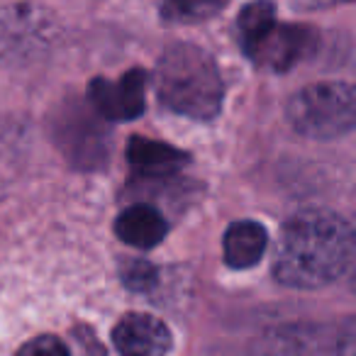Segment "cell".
<instances>
[{
	"label": "cell",
	"mask_w": 356,
	"mask_h": 356,
	"mask_svg": "<svg viewBox=\"0 0 356 356\" xmlns=\"http://www.w3.org/2000/svg\"><path fill=\"white\" fill-rule=\"evenodd\" d=\"M356 254L354 227L325 208L296 213L281 229L273 276L288 288L312 291L337 281Z\"/></svg>",
	"instance_id": "6da1fadb"
},
{
	"label": "cell",
	"mask_w": 356,
	"mask_h": 356,
	"mask_svg": "<svg viewBox=\"0 0 356 356\" xmlns=\"http://www.w3.org/2000/svg\"><path fill=\"white\" fill-rule=\"evenodd\" d=\"M159 100L191 120H213L222 108V76L215 59L198 44L176 42L161 54L154 74Z\"/></svg>",
	"instance_id": "7a4b0ae2"
},
{
	"label": "cell",
	"mask_w": 356,
	"mask_h": 356,
	"mask_svg": "<svg viewBox=\"0 0 356 356\" xmlns=\"http://www.w3.org/2000/svg\"><path fill=\"white\" fill-rule=\"evenodd\" d=\"M288 120L302 137H341L356 127V86L341 81L305 86L288 103Z\"/></svg>",
	"instance_id": "3957f363"
},
{
	"label": "cell",
	"mask_w": 356,
	"mask_h": 356,
	"mask_svg": "<svg viewBox=\"0 0 356 356\" xmlns=\"http://www.w3.org/2000/svg\"><path fill=\"white\" fill-rule=\"evenodd\" d=\"M59 37L54 13L35 3L0 8V69H15L42 59Z\"/></svg>",
	"instance_id": "277c9868"
},
{
	"label": "cell",
	"mask_w": 356,
	"mask_h": 356,
	"mask_svg": "<svg viewBox=\"0 0 356 356\" xmlns=\"http://www.w3.org/2000/svg\"><path fill=\"white\" fill-rule=\"evenodd\" d=\"M100 115L83 103L71 105L59 118V147L79 166L93 168L105 159V127L100 124Z\"/></svg>",
	"instance_id": "5b68a950"
},
{
	"label": "cell",
	"mask_w": 356,
	"mask_h": 356,
	"mask_svg": "<svg viewBox=\"0 0 356 356\" xmlns=\"http://www.w3.org/2000/svg\"><path fill=\"white\" fill-rule=\"evenodd\" d=\"M147 100V74L132 69L118 81L93 79L88 83V103L103 120L129 122L144 113Z\"/></svg>",
	"instance_id": "8992f818"
},
{
	"label": "cell",
	"mask_w": 356,
	"mask_h": 356,
	"mask_svg": "<svg viewBox=\"0 0 356 356\" xmlns=\"http://www.w3.org/2000/svg\"><path fill=\"white\" fill-rule=\"evenodd\" d=\"M315 47V32L302 25L276 22L268 27L252 47H247V56L254 64L271 71H288L302 61Z\"/></svg>",
	"instance_id": "52a82bcc"
},
{
	"label": "cell",
	"mask_w": 356,
	"mask_h": 356,
	"mask_svg": "<svg viewBox=\"0 0 356 356\" xmlns=\"http://www.w3.org/2000/svg\"><path fill=\"white\" fill-rule=\"evenodd\" d=\"M113 344L122 356H166L171 349V332L154 315L129 312L115 325Z\"/></svg>",
	"instance_id": "ba28073f"
},
{
	"label": "cell",
	"mask_w": 356,
	"mask_h": 356,
	"mask_svg": "<svg viewBox=\"0 0 356 356\" xmlns=\"http://www.w3.org/2000/svg\"><path fill=\"white\" fill-rule=\"evenodd\" d=\"M127 161L139 176L144 178H166L178 173L191 156L171 144L156 142L147 137H129L127 142Z\"/></svg>",
	"instance_id": "9c48e42d"
},
{
	"label": "cell",
	"mask_w": 356,
	"mask_h": 356,
	"mask_svg": "<svg viewBox=\"0 0 356 356\" xmlns=\"http://www.w3.org/2000/svg\"><path fill=\"white\" fill-rule=\"evenodd\" d=\"M168 232V222L163 215L152 205L137 203L132 208L122 210L115 220V234L124 244L134 249H152L161 244V239Z\"/></svg>",
	"instance_id": "30bf717a"
},
{
	"label": "cell",
	"mask_w": 356,
	"mask_h": 356,
	"mask_svg": "<svg viewBox=\"0 0 356 356\" xmlns=\"http://www.w3.org/2000/svg\"><path fill=\"white\" fill-rule=\"evenodd\" d=\"M268 247V234L266 227L254 220H239L232 222L225 232L222 249H225V261L229 268H252L261 261L264 252Z\"/></svg>",
	"instance_id": "8fae6325"
},
{
	"label": "cell",
	"mask_w": 356,
	"mask_h": 356,
	"mask_svg": "<svg viewBox=\"0 0 356 356\" xmlns=\"http://www.w3.org/2000/svg\"><path fill=\"white\" fill-rule=\"evenodd\" d=\"M229 0H159V13L166 22L193 25L218 15Z\"/></svg>",
	"instance_id": "7c38bea8"
},
{
	"label": "cell",
	"mask_w": 356,
	"mask_h": 356,
	"mask_svg": "<svg viewBox=\"0 0 356 356\" xmlns=\"http://www.w3.org/2000/svg\"><path fill=\"white\" fill-rule=\"evenodd\" d=\"M276 22V6L271 0H254V3L244 6L237 17V35L239 42H242V49L252 47Z\"/></svg>",
	"instance_id": "4fadbf2b"
},
{
	"label": "cell",
	"mask_w": 356,
	"mask_h": 356,
	"mask_svg": "<svg viewBox=\"0 0 356 356\" xmlns=\"http://www.w3.org/2000/svg\"><path fill=\"white\" fill-rule=\"evenodd\" d=\"M15 356H71L69 346L54 334H40V337H32L30 341L17 349Z\"/></svg>",
	"instance_id": "5bb4252c"
},
{
	"label": "cell",
	"mask_w": 356,
	"mask_h": 356,
	"mask_svg": "<svg viewBox=\"0 0 356 356\" xmlns=\"http://www.w3.org/2000/svg\"><path fill=\"white\" fill-rule=\"evenodd\" d=\"M122 281L132 291H149L156 283V268L147 261H129L122 268Z\"/></svg>",
	"instance_id": "9a60e30c"
},
{
	"label": "cell",
	"mask_w": 356,
	"mask_h": 356,
	"mask_svg": "<svg viewBox=\"0 0 356 356\" xmlns=\"http://www.w3.org/2000/svg\"><path fill=\"white\" fill-rule=\"evenodd\" d=\"M339 356H356V317H351L339 332Z\"/></svg>",
	"instance_id": "2e32d148"
},
{
	"label": "cell",
	"mask_w": 356,
	"mask_h": 356,
	"mask_svg": "<svg viewBox=\"0 0 356 356\" xmlns=\"http://www.w3.org/2000/svg\"><path fill=\"white\" fill-rule=\"evenodd\" d=\"M351 288H354V293H356V264H354V271H351Z\"/></svg>",
	"instance_id": "e0dca14e"
}]
</instances>
